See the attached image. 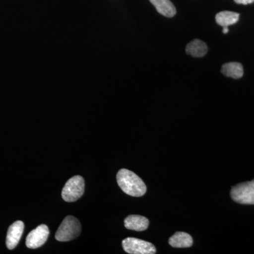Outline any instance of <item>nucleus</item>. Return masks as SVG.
<instances>
[{
  "instance_id": "nucleus-10",
  "label": "nucleus",
  "mask_w": 254,
  "mask_h": 254,
  "mask_svg": "<svg viewBox=\"0 0 254 254\" xmlns=\"http://www.w3.org/2000/svg\"><path fill=\"white\" fill-rule=\"evenodd\" d=\"M158 13L166 17H173L176 14L175 6L170 0H150Z\"/></svg>"
},
{
  "instance_id": "nucleus-15",
  "label": "nucleus",
  "mask_w": 254,
  "mask_h": 254,
  "mask_svg": "<svg viewBox=\"0 0 254 254\" xmlns=\"http://www.w3.org/2000/svg\"><path fill=\"white\" fill-rule=\"evenodd\" d=\"M228 27H223V30H222V33H225V34H226V33H228Z\"/></svg>"
},
{
  "instance_id": "nucleus-2",
  "label": "nucleus",
  "mask_w": 254,
  "mask_h": 254,
  "mask_svg": "<svg viewBox=\"0 0 254 254\" xmlns=\"http://www.w3.org/2000/svg\"><path fill=\"white\" fill-rule=\"evenodd\" d=\"M81 232V225L79 220L75 217L68 215L66 217L55 234V239L59 242H69L77 238Z\"/></svg>"
},
{
  "instance_id": "nucleus-1",
  "label": "nucleus",
  "mask_w": 254,
  "mask_h": 254,
  "mask_svg": "<svg viewBox=\"0 0 254 254\" xmlns=\"http://www.w3.org/2000/svg\"><path fill=\"white\" fill-rule=\"evenodd\" d=\"M117 181L121 190L131 196H142L146 192V186L143 180L136 174L127 169H121L118 172Z\"/></svg>"
},
{
  "instance_id": "nucleus-9",
  "label": "nucleus",
  "mask_w": 254,
  "mask_h": 254,
  "mask_svg": "<svg viewBox=\"0 0 254 254\" xmlns=\"http://www.w3.org/2000/svg\"><path fill=\"white\" fill-rule=\"evenodd\" d=\"M169 244L175 248H188L193 245V239L186 232H178L170 237Z\"/></svg>"
},
{
  "instance_id": "nucleus-11",
  "label": "nucleus",
  "mask_w": 254,
  "mask_h": 254,
  "mask_svg": "<svg viewBox=\"0 0 254 254\" xmlns=\"http://www.w3.org/2000/svg\"><path fill=\"white\" fill-rule=\"evenodd\" d=\"M208 46L204 42L198 39L190 42L186 48L187 54L193 58H202L205 56L208 53Z\"/></svg>"
},
{
  "instance_id": "nucleus-3",
  "label": "nucleus",
  "mask_w": 254,
  "mask_h": 254,
  "mask_svg": "<svg viewBox=\"0 0 254 254\" xmlns=\"http://www.w3.org/2000/svg\"><path fill=\"white\" fill-rule=\"evenodd\" d=\"M85 182L81 176H74L70 178L65 184L62 197L65 201L74 202L81 198L84 193Z\"/></svg>"
},
{
  "instance_id": "nucleus-5",
  "label": "nucleus",
  "mask_w": 254,
  "mask_h": 254,
  "mask_svg": "<svg viewBox=\"0 0 254 254\" xmlns=\"http://www.w3.org/2000/svg\"><path fill=\"white\" fill-rule=\"evenodd\" d=\"M123 247L127 253L130 254H154L155 246L146 241L128 237L123 241Z\"/></svg>"
},
{
  "instance_id": "nucleus-13",
  "label": "nucleus",
  "mask_w": 254,
  "mask_h": 254,
  "mask_svg": "<svg viewBox=\"0 0 254 254\" xmlns=\"http://www.w3.org/2000/svg\"><path fill=\"white\" fill-rule=\"evenodd\" d=\"M240 14L233 11H224L219 12L215 16L216 22L222 27H228L239 21Z\"/></svg>"
},
{
  "instance_id": "nucleus-8",
  "label": "nucleus",
  "mask_w": 254,
  "mask_h": 254,
  "mask_svg": "<svg viewBox=\"0 0 254 254\" xmlns=\"http://www.w3.org/2000/svg\"><path fill=\"white\" fill-rule=\"evenodd\" d=\"M149 225V220L141 215H131L125 220V226L128 230L141 232L146 230Z\"/></svg>"
},
{
  "instance_id": "nucleus-4",
  "label": "nucleus",
  "mask_w": 254,
  "mask_h": 254,
  "mask_svg": "<svg viewBox=\"0 0 254 254\" xmlns=\"http://www.w3.org/2000/svg\"><path fill=\"white\" fill-rule=\"evenodd\" d=\"M233 200L240 204L254 205V180L237 184L230 192Z\"/></svg>"
},
{
  "instance_id": "nucleus-6",
  "label": "nucleus",
  "mask_w": 254,
  "mask_h": 254,
  "mask_svg": "<svg viewBox=\"0 0 254 254\" xmlns=\"http://www.w3.org/2000/svg\"><path fill=\"white\" fill-rule=\"evenodd\" d=\"M49 235V228L47 225H39L28 234L26 237V247L32 250L39 248L46 243Z\"/></svg>"
},
{
  "instance_id": "nucleus-7",
  "label": "nucleus",
  "mask_w": 254,
  "mask_h": 254,
  "mask_svg": "<svg viewBox=\"0 0 254 254\" xmlns=\"http://www.w3.org/2000/svg\"><path fill=\"white\" fill-rule=\"evenodd\" d=\"M24 224L22 221H16L9 227L6 235V245L10 250H14L22 237Z\"/></svg>"
},
{
  "instance_id": "nucleus-12",
  "label": "nucleus",
  "mask_w": 254,
  "mask_h": 254,
  "mask_svg": "<svg viewBox=\"0 0 254 254\" xmlns=\"http://www.w3.org/2000/svg\"><path fill=\"white\" fill-rule=\"evenodd\" d=\"M222 73L227 77L238 79L242 78L244 74V68L242 64L239 63H230L225 64L222 66Z\"/></svg>"
},
{
  "instance_id": "nucleus-14",
  "label": "nucleus",
  "mask_w": 254,
  "mask_h": 254,
  "mask_svg": "<svg viewBox=\"0 0 254 254\" xmlns=\"http://www.w3.org/2000/svg\"><path fill=\"white\" fill-rule=\"evenodd\" d=\"M237 4H250L254 2V0H234Z\"/></svg>"
}]
</instances>
